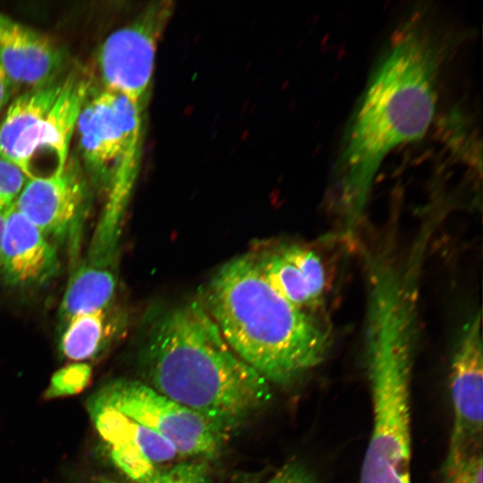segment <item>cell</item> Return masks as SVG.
<instances>
[{
	"instance_id": "obj_1",
	"label": "cell",
	"mask_w": 483,
	"mask_h": 483,
	"mask_svg": "<svg viewBox=\"0 0 483 483\" xmlns=\"http://www.w3.org/2000/svg\"><path fill=\"white\" fill-rule=\"evenodd\" d=\"M439 53L431 33L412 23L394 38L369 79L337 165L349 230L363 216L386 156L420 139L429 127L436 110Z\"/></svg>"
},
{
	"instance_id": "obj_2",
	"label": "cell",
	"mask_w": 483,
	"mask_h": 483,
	"mask_svg": "<svg viewBox=\"0 0 483 483\" xmlns=\"http://www.w3.org/2000/svg\"><path fill=\"white\" fill-rule=\"evenodd\" d=\"M141 364L147 385L225 436L271 398L270 383L232 350L199 301L170 309L156 320Z\"/></svg>"
},
{
	"instance_id": "obj_3",
	"label": "cell",
	"mask_w": 483,
	"mask_h": 483,
	"mask_svg": "<svg viewBox=\"0 0 483 483\" xmlns=\"http://www.w3.org/2000/svg\"><path fill=\"white\" fill-rule=\"evenodd\" d=\"M199 301L232 350L270 384L293 383L326 356V325L282 297L250 253L220 267Z\"/></svg>"
},
{
	"instance_id": "obj_4",
	"label": "cell",
	"mask_w": 483,
	"mask_h": 483,
	"mask_svg": "<svg viewBox=\"0 0 483 483\" xmlns=\"http://www.w3.org/2000/svg\"><path fill=\"white\" fill-rule=\"evenodd\" d=\"M413 290L394 276L369 283L366 361L372 427L360 483H411Z\"/></svg>"
},
{
	"instance_id": "obj_5",
	"label": "cell",
	"mask_w": 483,
	"mask_h": 483,
	"mask_svg": "<svg viewBox=\"0 0 483 483\" xmlns=\"http://www.w3.org/2000/svg\"><path fill=\"white\" fill-rule=\"evenodd\" d=\"M144 110L104 88L85 98L75 130L82 159L105 191L113 177L137 174Z\"/></svg>"
},
{
	"instance_id": "obj_6",
	"label": "cell",
	"mask_w": 483,
	"mask_h": 483,
	"mask_svg": "<svg viewBox=\"0 0 483 483\" xmlns=\"http://www.w3.org/2000/svg\"><path fill=\"white\" fill-rule=\"evenodd\" d=\"M89 399L153 430L171 443L178 454L210 457L222 447L225 436L221 432L145 382L117 379L102 386Z\"/></svg>"
},
{
	"instance_id": "obj_7",
	"label": "cell",
	"mask_w": 483,
	"mask_h": 483,
	"mask_svg": "<svg viewBox=\"0 0 483 483\" xmlns=\"http://www.w3.org/2000/svg\"><path fill=\"white\" fill-rule=\"evenodd\" d=\"M173 10V4L168 1L150 3L131 22L105 39L98 52L104 89L122 94L146 108L157 46Z\"/></svg>"
},
{
	"instance_id": "obj_8",
	"label": "cell",
	"mask_w": 483,
	"mask_h": 483,
	"mask_svg": "<svg viewBox=\"0 0 483 483\" xmlns=\"http://www.w3.org/2000/svg\"><path fill=\"white\" fill-rule=\"evenodd\" d=\"M15 207L49 240L77 245L89 205V191L75 165L57 173L29 179Z\"/></svg>"
},
{
	"instance_id": "obj_9",
	"label": "cell",
	"mask_w": 483,
	"mask_h": 483,
	"mask_svg": "<svg viewBox=\"0 0 483 483\" xmlns=\"http://www.w3.org/2000/svg\"><path fill=\"white\" fill-rule=\"evenodd\" d=\"M453 421L448 448H482L483 351L480 313L462 327L449 375Z\"/></svg>"
},
{
	"instance_id": "obj_10",
	"label": "cell",
	"mask_w": 483,
	"mask_h": 483,
	"mask_svg": "<svg viewBox=\"0 0 483 483\" xmlns=\"http://www.w3.org/2000/svg\"><path fill=\"white\" fill-rule=\"evenodd\" d=\"M87 409L113 462L136 483L150 477L157 470L156 465L178 454L166 439L117 411L90 399Z\"/></svg>"
},
{
	"instance_id": "obj_11",
	"label": "cell",
	"mask_w": 483,
	"mask_h": 483,
	"mask_svg": "<svg viewBox=\"0 0 483 483\" xmlns=\"http://www.w3.org/2000/svg\"><path fill=\"white\" fill-rule=\"evenodd\" d=\"M250 254L265 280L287 301L310 313L321 307L327 277L317 252L284 243Z\"/></svg>"
},
{
	"instance_id": "obj_12",
	"label": "cell",
	"mask_w": 483,
	"mask_h": 483,
	"mask_svg": "<svg viewBox=\"0 0 483 483\" xmlns=\"http://www.w3.org/2000/svg\"><path fill=\"white\" fill-rule=\"evenodd\" d=\"M64 79L30 89L9 106L0 123V156L36 176L40 150L49 125V112Z\"/></svg>"
},
{
	"instance_id": "obj_13",
	"label": "cell",
	"mask_w": 483,
	"mask_h": 483,
	"mask_svg": "<svg viewBox=\"0 0 483 483\" xmlns=\"http://www.w3.org/2000/svg\"><path fill=\"white\" fill-rule=\"evenodd\" d=\"M0 268L6 284L41 285L58 271L57 249L15 204L4 212Z\"/></svg>"
},
{
	"instance_id": "obj_14",
	"label": "cell",
	"mask_w": 483,
	"mask_h": 483,
	"mask_svg": "<svg viewBox=\"0 0 483 483\" xmlns=\"http://www.w3.org/2000/svg\"><path fill=\"white\" fill-rule=\"evenodd\" d=\"M64 58L50 38L0 14V65L13 83L47 85L57 79Z\"/></svg>"
},
{
	"instance_id": "obj_15",
	"label": "cell",
	"mask_w": 483,
	"mask_h": 483,
	"mask_svg": "<svg viewBox=\"0 0 483 483\" xmlns=\"http://www.w3.org/2000/svg\"><path fill=\"white\" fill-rule=\"evenodd\" d=\"M64 324L60 351L67 359L82 362L97 357L120 335L125 316L112 305L75 315Z\"/></svg>"
},
{
	"instance_id": "obj_16",
	"label": "cell",
	"mask_w": 483,
	"mask_h": 483,
	"mask_svg": "<svg viewBox=\"0 0 483 483\" xmlns=\"http://www.w3.org/2000/svg\"><path fill=\"white\" fill-rule=\"evenodd\" d=\"M117 280L112 267L83 263L72 273L60 305L64 323L72 317L109 308L116 292Z\"/></svg>"
},
{
	"instance_id": "obj_17",
	"label": "cell",
	"mask_w": 483,
	"mask_h": 483,
	"mask_svg": "<svg viewBox=\"0 0 483 483\" xmlns=\"http://www.w3.org/2000/svg\"><path fill=\"white\" fill-rule=\"evenodd\" d=\"M91 377V367L85 362L67 365L53 375L45 392L47 399L72 395L81 392Z\"/></svg>"
},
{
	"instance_id": "obj_18",
	"label": "cell",
	"mask_w": 483,
	"mask_h": 483,
	"mask_svg": "<svg viewBox=\"0 0 483 483\" xmlns=\"http://www.w3.org/2000/svg\"><path fill=\"white\" fill-rule=\"evenodd\" d=\"M140 483H214L205 463L182 462L165 470H157Z\"/></svg>"
},
{
	"instance_id": "obj_19",
	"label": "cell",
	"mask_w": 483,
	"mask_h": 483,
	"mask_svg": "<svg viewBox=\"0 0 483 483\" xmlns=\"http://www.w3.org/2000/svg\"><path fill=\"white\" fill-rule=\"evenodd\" d=\"M28 180L20 167L0 156V212L15 203Z\"/></svg>"
},
{
	"instance_id": "obj_20",
	"label": "cell",
	"mask_w": 483,
	"mask_h": 483,
	"mask_svg": "<svg viewBox=\"0 0 483 483\" xmlns=\"http://www.w3.org/2000/svg\"><path fill=\"white\" fill-rule=\"evenodd\" d=\"M267 483H318V481L305 465L293 461L283 465Z\"/></svg>"
},
{
	"instance_id": "obj_21",
	"label": "cell",
	"mask_w": 483,
	"mask_h": 483,
	"mask_svg": "<svg viewBox=\"0 0 483 483\" xmlns=\"http://www.w3.org/2000/svg\"><path fill=\"white\" fill-rule=\"evenodd\" d=\"M13 82L0 65V110L8 103Z\"/></svg>"
},
{
	"instance_id": "obj_22",
	"label": "cell",
	"mask_w": 483,
	"mask_h": 483,
	"mask_svg": "<svg viewBox=\"0 0 483 483\" xmlns=\"http://www.w3.org/2000/svg\"><path fill=\"white\" fill-rule=\"evenodd\" d=\"M4 223V212H0V258H1V245H2Z\"/></svg>"
},
{
	"instance_id": "obj_23",
	"label": "cell",
	"mask_w": 483,
	"mask_h": 483,
	"mask_svg": "<svg viewBox=\"0 0 483 483\" xmlns=\"http://www.w3.org/2000/svg\"><path fill=\"white\" fill-rule=\"evenodd\" d=\"M93 483H117V482L109 479H100L96 480Z\"/></svg>"
}]
</instances>
